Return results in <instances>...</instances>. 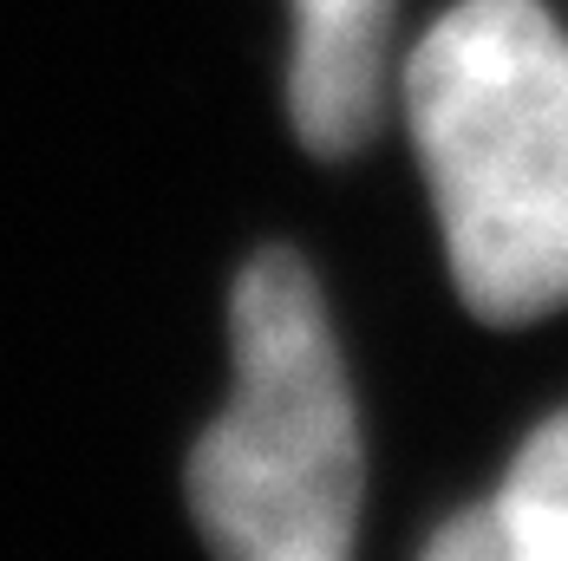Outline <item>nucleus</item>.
Wrapping results in <instances>:
<instances>
[{
  "label": "nucleus",
  "mask_w": 568,
  "mask_h": 561,
  "mask_svg": "<svg viewBox=\"0 0 568 561\" xmlns=\"http://www.w3.org/2000/svg\"><path fill=\"white\" fill-rule=\"evenodd\" d=\"M418 561H523V549L510 542L497 503H477V509H464V516H452V522L425 542Z\"/></svg>",
  "instance_id": "5"
},
{
  "label": "nucleus",
  "mask_w": 568,
  "mask_h": 561,
  "mask_svg": "<svg viewBox=\"0 0 568 561\" xmlns=\"http://www.w3.org/2000/svg\"><path fill=\"white\" fill-rule=\"evenodd\" d=\"M386 33L393 0H294L287 53V112L314 157H353L386 92Z\"/></svg>",
  "instance_id": "3"
},
{
  "label": "nucleus",
  "mask_w": 568,
  "mask_h": 561,
  "mask_svg": "<svg viewBox=\"0 0 568 561\" xmlns=\"http://www.w3.org/2000/svg\"><path fill=\"white\" fill-rule=\"evenodd\" d=\"M490 503L523 561H568V411L516 450L510 477Z\"/></svg>",
  "instance_id": "4"
},
{
  "label": "nucleus",
  "mask_w": 568,
  "mask_h": 561,
  "mask_svg": "<svg viewBox=\"0 0 568 561\" xmlns=\"http://www.w3.org/2000/svg\"><path fill=\"white\" fill-rule=\"evenodd\" d=\"M405 118L464 307H568V33L542 0H457L405 59Z\"/></svg>",
  "instance_id": "1"
},
{
  "label": "nucleus",
  "mask_w": 568,
  "mask_h": 561,
  "mask_svg": "<svg viewBox=\"0 0 568 561\" xmlns=\"http://www.w3.org/2000/svg\"><path fill=\"white\" fill-rule=\"evenodd\" d=\"M235 392L190 450V516L216 561H353L359 411L321 287L294 248H262L229 300Z\"/></svg>",
  "instance_id": "2"
}]
</instances>
